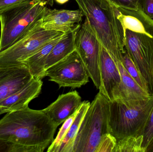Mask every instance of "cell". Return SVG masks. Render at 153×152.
Returning a JSON list of instances; mask_svg holds the SVG:
<instances>
[{
    "instance_id": "1",
    "label": "cell",
    "mask_w": 153,
    "mask_h": 152,
    "mask_svg": "<svg viewBox=\"0 0 153 152\" xmlns=\"http://www.w3.org/2000/svg\"><path fill=\"white\" fill-rule=\"evenodd\" d=\"M57 128L42 110L27 107L7 112L0 120V139L43 152L53 141Z\"/></svg>"
},
{
    "instance_id": "2",
    "label": "cell",
    "mask_w": 153,
    "mask_h": 152,
    "mask_svg": "<svg viewBox=\"0 0 153 152\" xmlns=\"http://www.w3.org/2000/svg\"><path fill=\"white\" fill-rule=\"evenodd\" d=\"M101 44L114 61L121 60L125 48V30L117 8L107 0H75Z\"/></svg>"
},
{
    "instance_id": "3",
    "label": "cell",
    "mask_w": 153,
    "mask_h": 152,
    "mask_svg": "<svg viewBox=\"0 0 153 152\" xmlns=\"http://www.w3.org/2000/svg\"><path fill=\"white\" fill-rule=\"evenodd\" d=\"M153 109V95L146 99L109 101V132L117 140L129 136H142Z\"/></svg>"
},
{
    "instance_id": "4",
    "label": "cell",
    "mask_w": 153,
    "mask_h": 152,
    "mask_svg": "<svg viewBox=\"0 0 153 152\" xmlns=\"http://www.w3.org/2000/svg\"><path fill=\"white\" fill-rule=\"evenodd\" d=\"M45 0H31L0 13V52L10 47L43 18Z\"/></svg>"
},
{
    "instance_id": "5",
    "label": "cell",
    "mask_w": 153,
    "mask_h": 152,
    "mask_svg": "<svg viewBox=\"0 0 153 152\" xmlns=\"http://www.w3.org/2000/svg\"><path fill=\"white\" fill-rule=\"evenodd\" d=\"M109 101L100 92L96 95L80 125L73 152H96L102 137L109 133Z\"/></svg>"
},
{
    "instance_id": "6",
    "label": "cell",
    "mask_w": 153,
    "mask_h": 152,
    "mask_svg": "<svg viewBox=\"0 0 153 152\" xmlns=\"http://www.w3.org/2000/svg\"><path fill=\"white\" fill-rule=\"evenodd\" d=\"M42 20L10 47L0 52V67L23 66L21 64L22 61L34 54L54 37L64 33L43 28Z\"/></svg>"
},
{
    "instance_id": "7",
    "label": "cell",
    "mask_w": 153,
    "mask_h": 152,
    "mask_svg": "<svg viewBox=\"0 0 153 152\" xmlns=\"http://www.w3.org/2000/svg\"><path fill=\"white\" fill-rule=\"evenodd\" d=\"M125 48L153 95V33L125 29Z\"/></svg>"
},
{
    "instance_id": "8",
    "label": "cell",
    "mask_w": 153,
    "mask_h": 152,
    "mask_svg": "<svg viewBox=\"0 0 153 152\" xmlns=\"http://www.w3.org/2000/svg\"><path fill=\"white\" fill-rule=\"evenodd\" d=\"M75 45V51L81 57L89 77L99 89L101 84L100 65L101 43L86 19L76 32Z\"/></svg>"
},
{
    "instance_id": "9",
    "label": "cell",
    "mask_w": 153,
    "mask_h": 152,
    "mask_svg": "<svg viewBox=\"0 0 153 152\" xmlns=\"http://www.w3.org/2000/svg\"><path fill=\"white\" fill-rule=\"evenodd\" d=\"M46 76L59 87L80 88L89 82V75L76 51L45 71Z\"/></svg>"
},
{
    "instance_id": "10",
    "label": "cell",
    "mask_w": 153,
    "mask_h": 152,
    "mask_svg": "<svg viewBox=\"0 0 153 152\" xmlns=\"http://www.w3.org/2000/svg\"><path fill=\"white\" fill-rule=\"evenodd\" d=\"M100 69L101 84L99 92L109 101L117 99L121 84V76L117 64L102 44Z\"/></svg>"
},
{
    "instance_id": "11",
    "label": "cell",
    "mask_w": 153,
    "mask_h": 152,
    "mask_svg": "<svg viewBox=\"0 0 153 152\" xmlns=\"http://www.w3.org/2000/svg\"><path fill=\"white\" fill-rule=\"evenodd\" d=\"M34 78L25 65L0 67V103Z\"/></svg>"
},
{
    "instance_id": "12",
    "label": "cell",
    "mask_w": 153,
    "mask_h": 152,
    "mask_svg": "<svg viewBox=\"0 0 153 152\" xmlns=\"http://www.w3.org/2000/svg\"><path fill=\"white\" fill-rule=\"evenodd\" d=\"M83 16L80 9L71 10L47 8L41 26L46 30L66 33L80 25Z\"/></svg>"
},
{
    "instance_id": "13",
    "label": "cell",
    "mask_w": 153,
    "mask_h": 152,
    "mask_svg": "<svg viewBox=\"0 0 153 152\" xmlns=\"http://www.w3.org/2000/svg\"><path fill=\"white\" fill-rule=\"evenodd\" d=\"M82 103L79 93L76 91H73L59 95L54 102L42 111L58 127L74 114Z\"/></svg>"
},
{
    "instance_id": "14",
    "label": "cell",
    "mask_w": 153,
    "mask_h": 152,
    "mask_svg": "<svg viewBox=\"0 0 153 152\" xmlns=\"http://www.w3.org/2000/svg\"><path fill=\"white\" fill-rule=\"evenodd\" d=\"M42 85V80L33 78L23 88L2 101L0 108L10 112L28 107L30 102L39 95Z\"/></svg>"
},
{
    "instance_id": "15",
    "label": "cell",
    "mask_w": 153,
    "mask_h": 152,
    "mask_svg": "<svg viewBox=\"0 0 153 152\" xmlns=\"http://www.w3.org/2000/svg\"><path fill=\"white\" fill-rule=\"evenodd\" d=\"M65 34V33H63L54 37L34 54L21 62L22 65H25L28 68L34 78L42 80L46 77L45 67L48 56L53 47Z\"/></svg>"
},
{
    "instance_id": "16",
    "label": "cell",
    "mask_w": 153,
    "mask_h": 152,
    "mask_svg": "<svg viewBox=\"0 0 153 152\" xmlns=\"http://www.w3.org/2000/svg\"><path fill=\"white\" fill-rule=\"evenodd\" d=\"M80 26V24L77 25L71 31L65 33L62 37L56 44L48 56L45 67V70L75 51V38Z\"/></svg>"
},
{
    "instance_id": "17",
    "label": "cell",
    "mask_w": 153,
    "mask_h": 152,
    "mask_svg": "<svg viewBox=\"0 0 153 152\" xmlns=\"http://www.w3.org/2000/svg\"><path fill=\"white\" fill-rule=\"evenodd\" d=\"M88 101L82 102L75 120L67 131L57 152H73L74 141L83 119L90 106Z\"/></svg>"
},
{
    "instance_id": "18",
    "label": "cell",
    "mask_w": 153,
    "mask_h": 152,
    "mask_svg": "<svg viewBox=\"0 0 153 152\" xmlns=\"http://www.w3.org/2000/svg\"><path fill=\"white\" fill-rule=\"evenodd\" d=\"M143 136H129L117 140L115 152H145Z\"/></svg>"
},
{
    "instance_id": "19",
    "label": "cell",
    "mask_w": 153,
    "mask_h": 152,
    "mask_svg": "<svg viewBox=\"0 0 153 152\" xmlns=\"http://www.w3.org/2000/svg\"><path fill=\"white\" fill-rule=\"evenodd\" d=\"M121 60L125 68L132 78L141 88L148 93L147 84L142 77L140 72L126 50L125 52L123 53Z\"/></svg>"
},
{
    "instance_id": "20",
    "label": "cell",
    "mask_w": 153,
    "mask_h": 152,
    "mask_svg": "<svg viewBox=\"0 0 153 152\" xmlns=\"http://www.w3.org/2000/svg\"><path fill=\"white\" fill-rule=\"evenodd\" d=\"M78 109L74 114H73L63 123L62 126L61 127V129L57 134V136L56 137L55 139H54L53 141L51 143V144L49 145L47 152H57V151H58L64 138L67 134L69 128L71 126L75 120L76 115L78 113Z\"/></svg>"
},
{
    "instance_id": "21",
    "label": "cell",
    "mask_w": 153,
    "mask_h": 152,
    "mask_svg": "<svg viewBox=\"0 0 153 152\" xmlns=\"http://www.w3.org/2000/svg\"><path fill=\"white\" fill-rule=\"evenodd\" d=\"M117 144V139L111 134L108 133L101 139L96 152H115Z\"/></svg>"
},
{
    "instance_id": "22",
    "label": "cell",
    "mask_w": 153,
    "mask_h": 152,
    "mask_svg": "<svg viewBox=\"0 0 153 152\" xmlns=\"http://www.w3.org/2000/svg\"><path fill=\"white\" fill-rule=\"evenodd\" d=\"M143 137V147L145 152L153 138V109L149 117L142 135Z\"/></svg>"
},
{
    "instance_id": "23",
    "label": "cell",
    "mask_w": 153,
    "mask_h": 152,
    "mask_svg": "<svg viewBox=\"0 0 153 152\" xmlns=\"http://www.w3.org/2000/svg\"><path fill=\"white\" fill-rule=\"evenodd\" d=\"M116 8L130 10H138L139 0H107Z\"/></svg>"
},
{
    "instance_id": "24",
    "label": "cell",
    "mask_w": 153,
    "mask_h": 152,
    "mask_svg": "<svg viewBox=\"0 0 153 152\" xmlns=\"http://www.w3.org/2000/svg\"><path fill=\"white\" fill-rule=\"evenodd\" d=\"M138 10L153 21V0H139Z\"/></svg>"
},
{
    "instance_id": "25",
    "label": "cell",
    "mask_w": 153,
    "mask_h": 152,
    "mask_svg": "<svg viewBox=\"0 0 153 152\" xmlns=\"http://www.w3.org/2000/svg\"><path fill=\"white\" fill-rule=\"evenodd\" d=\"M23 145L0 139V152H22Z\"/></svg>"
},
{
    "instance_id": "26",
    "label": "cell",
    "mask_w": 153,
    "mask_h": 152,
    "mask_svg": "<svg viewBox=\"0 0 153 152\" xmlns=\"http://www.w3.org/2000/svg\"><path fill=\"white\" fill-rule=\"evenodd\" d=\"M31 0H0V13L20 3ZM48 5L53 6L54 0H45Z\"/></svg>"
},
{
    "instance_id": "27",
    "label": "cell",
    "mask_w": 153,
    "mask_h": 152,
    "mask_svg": "<svg viewBox=\"0 0 153 152\" xmlns=\"http://www.w3.org/2000/svg\"><path fill=\"white\" fill-rule=\"evenodd\" d=\"M146 152H153V138L148 147L146 148Z\"/></svg>"
},
{
    "instance_id": "28",
    "label": "cell",
    "mask_w": 153,
    "mask_h": 152,
    "mask_svg": "<svg viewBox=\"0 0 153 152\" xmlns=\"http://www.w3.org/2000/svg\"><path fill=\"white\" fill-rule=\"evenodd\" d=\"M55 1L60 4H64L67 2L69 0H55Z\"/></svg>"
},
{
    "instance_id": "29",
    "label": "cell",
    "mask_w": 153,
    "mask_h": 152,
    "mask_svg": "<svg viewBox=\"0 0 153 152\" xmlns=\"http://www.w3.org/2000/svg\"><path fill=\"white\" fill-rule=\"evenodd\" d=\"M8 112H9V111L7 110L0 108V115H1V114H4L5 113H7Z\"/></svg>"
}]
</instances>
